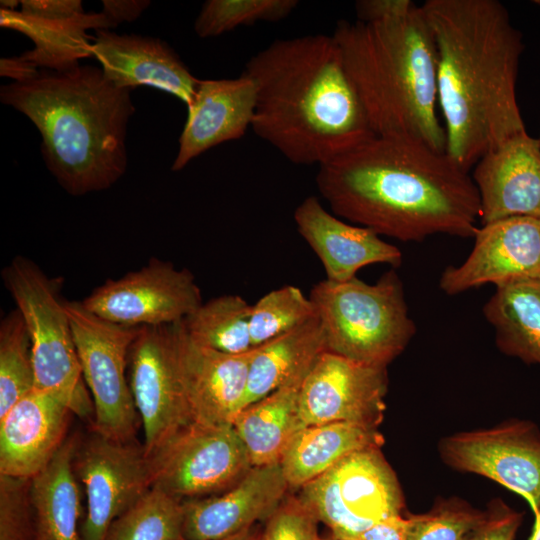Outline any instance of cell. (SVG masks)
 <instances>
[{
    "mask_svg": "<svg viewBox=\"0 0 540 540\" xmlns=\"http://www.w3.org/2000/svg\"><path fill=\"white\" fill-rule=\"evenodd\" d=\"M325 351L318 315L255 348L243 408L281 387L302 382Z\"/></svg>",
    "mask_w": 540,
    "mask_h": 540,
    "instance_id": "obj_25",
    "label": "cell"
},
{
    "mask_svg": "<svg viewBox=\"0 0 540 540\" xmlns=\"http://www.w3.org/2000/svg\"><path fill=\"white\" fill-rule=\"evenodd\" d=\"M482 225L511 217L540 218V142L527 131L485 153L472 176Z\"/></svg>",
    "mask_w": 540,
    "mask_h": 540,
    "instance_id": "obj_19",
    "label": "cell"
},
{
    "mask_svg": "<svg viewBox=\"0 0 540 540\" xmlns=\"http://www.w3.org/2000/svg\"><path fill=\"white\" fill-rule=\"evenodd\" d=\"M316 184L334 215L401 241L474 237L480 198L445 151L374 136L319 166Z\"/></svg>",
    "mask_w": 540,
    "mask_h": 540,
    "instance_id": "obj_1",
    "label": "cell"
},
{
    "mask_svg": "<svg viewBox=\"0 0 540 540\" xmlns=\"http://www.w3.org/2000/svg\"><path fill=\"white\" fill-rule=\"evenodd\" d=\"M252 305L239 295H222L201 306L183 321L187 335L197 344L228 354L252 349Z\"/></svg>",
    "mask_w": 540,
    "mask_h": 540,
    "instance_id": "obj_30",
    "label": "cell"
},
{
    "mask_svg": "<svg viewBox=\"0 0 540 540\" xmlns=\"http://www.w3.org/2000/svg\"><path fill=\"white\" fill-rule=\"evenodd\" d=\"M294 220L299 234L320 259L327 280L348 281L370 264H401L402 253L397 247L371 229L348 224L329 213L315 196L297 206Z\"/></svg>",
    "mask_w": 540,
    "mask_h": 540,
    "instance_id": "obj_23",
    "label": "cell"
},
{
    "mask_svg": "<svg viewBox=\"0 0 540 540\" xmlns=\"http://www.w3.org/2000/svg\"><path fill=\"white\" fill-rule=\"evenodd\" d=\"M320 319L326 351L375 366L387 365L406 348L416 326L402 281L394 269L376 283L354 277L322 280L309 295Z\"/></svg>",
    "mask_w": 540,
    "mask_h": 540,
    "instance_id": "obj_6",
    "label": "cell"
},
{
    "mask_svg": "<svg viewBox=\"0 0 540 540\" xmlns=\"http://www.w3.org/2000/svg\"><path fill=\"white\" fill-rule=\"evenodd\" d=\"M79 439L68 437L48 465L31 478L34 540H82L81 485L73 459Z\"/></svg>",
    "mask_w": 540,
    "mask_h": 540,
    "instance_id": "obj_24",
    "label": "cell"
},
{
    "mask_svg": "<svg viewBox=\"0 0 540 540\" xmlns=\"http://www.w3.org/2000/svg\"><path fill=\"white\" fill-rule=\"evenodd\" d=\"M73 466L86 498L82 540H105L113 521L152 488L148 455L134 441L93 432L79 440Z\"/></svg>",
    "mask_w": 540,
    "mask_h": 540,
    "instance_id": "obj_11",
    "label": "cell"
},
{
    "mask_svg": "<svg viewBox=\"0 0 540 540\" xmlns=\"http://www.w3.org/2000/svg\"><path fill=\"white\" fill-rule=\"evenodd\" d=\"M102 13L116 27L122 22L135 21L150 5L148 0H103Z\"/></svg>",
    "mask_w": 540,
    "mask_h": 540,
    "instance_id": "obj_42",
    "label": "cell"
},
{
    "mask_svg": "<svg viewBox=\"0 0 540 540\" xmlns=\"http://www.w3.org/2000/svg\"><path fill=\"white\" fill-rule=\"evenodd\" d=\"M243 73L256 86L251 128L294 164L321 166L376 136L332 35L275 40Z\"/></svg>",
    "mask_w": 540,
    "mask_h": 540,
    "instance_id": "obj_3",
    "label": "cell"
},
{
    "mask_svg": "<svg viewBox=\"0 0 540 540\" xmlns=\"http://www.w3.org/2000/svg\"><path fill=\"white\" fill-rule=\"evenodd\" d=\"M81 302L96 316L126 327L175 324L203 303L192 272L158 258L118 279H107Z\"/></svg>",
    "mask_w": 540,
    "mask_h": 540,
    "instance_id": "obj_12",
    "label": "cell"
},
{
    "mask_svg": "<svg viewBox=\"0 0 540 540\" xmlns=\"http://www.w3.org/2000/svg\"><path fill=\"white\" fill-rule=\"evenodd\" d=\"M451 467L498 482L540 510V432L529 421L511 420L495 428L461 432L441 442Z\"/></svg>",
    "mask_w": 540,
    "mask_h": 540,
    "instance_id": "obj_14",
    "label": "cell"
},
{
    "mask_svg": "<svg viewBox=\"0 0 540 540\" xmlns=\"http://www.w3.org/2000/svg\"><path fill=\"white\" fill-rule=\"evenodd\" d=\"M416 6L410 0H359L355 12L357 21L376 23L405 16Z\"/></svg>",
    "mask_w": 540,
    "mask_h": 540,
    "instance_id": "obj_40",
    "label": "cell"
},
{
    "mask_svg": "<svg viewBox=\"0 0 540 540\" xmlns=\"http://www.w3.org/2000/svg\"><path fill=\"white\" fill-rule=\"evenodd\" d=\"M377 428L347 422L303 427L285 450L280 465L290 488H301L359 450L381 447Z\"/></svg>",
    "mask_w": 540,
    "mask_h": 540,
    "instance_id": "obj_26",
    "label": "cell"
},
{
    "mask_svg": "<svg viewBox=\"0 0 540 540\" xmlns=\"http://www.w3.org/2000/svg\"><path fill=\"white\" fill-rule=\"evenodd\" d=\"M2 279L30 336L35 388L55 392L74 415L92 418L93 401L82 375L65 300L60 298L61 279L49 278L21 255L3 268Z\"/></svg>",
    "mask_w": 540,
    "mask_h": 540,
    "instance_id": "obj_7",
    "label": "cell"
},
{
    "mask_svg": "<svg viewBox=\"0 0 540 540\" xmlns=\"http://www.w3.org/2000/svg\"><path fill=\"white\" fill-rule=\"evenodd\" d=\"M34 388L31 340L16 308L0 323V418Z\"/></svg>",
    "mask_w": 540,
    "mask_h": 540,
    "instance_id": "obj_32",
    "label": "cell"
},
{
    "mask_svg": "<svg viewBox=\"0 0 540 540\" xmlns=\"http://www.w3.org/2000/svg\"><path fill=\"white\" fill-rule=\"evenodd\" d=\"M484 517L457 499L444 501L428 513L409 517L408 540H463Z\"/></svg>",
    "mask_w": 540,
    "mask_h": 540,
    "instance_id": "obj_35",
    "label": "cell"
},
{
    "mask_svg": "<svg viewBox=\"0 0 540 540\" xmlns=\"http://www.w3.org/2000/svg\"><path fill=\"white\" fill-rule=\"evenodd\" d=\"M20 2L21 1H18V0H1L0 6H1V9L13 11L20 4Z\"/></svg>",
    "mask_w": 540,
    "mask_h": 540,
    "instance_id": "obj_46",
    "label": "cell"
},
{
    "mask_svg": "<svg viewBox=\"0 0 540 540\" xmlns=\"http://www.w3.org/2000/svg\"><path fill=\"white\" fill-rule=\"evenodd\" d=\"M386 368L323 352L300 388L304 425L347 422L377 428L385 411Z\"/></svg>",
    "mask_w": 540,
    "mask_h": 540,
    "instance_id": "obj_15",
    "label": "cell"
},
{
    "mask_svg": "<svg viewBox=\"0 0 540 540\" xmlns=\"http://www.w3.org/2000/svg\"><path fill=\"white\" fill-rule=\"evenodd\" d=\"M534 516H535L534 525H533L532 533L528 540H540V510Z\"/></svg>",
    "mask_w": 540,
    "mask_h": 540,
    "instance_id": "obj_45",
    "label": "cell"
},
{
    "mask_svg": "<svg viewBox=\"0 0 540 540\" xmlns=\"http://www.w3.org/2000/svg\"><path fill=\"white\" fill-rule=\"evenodd\" d=\"M129 384L147 454L192 421L178 366L174 324L145 326L129 352Z\"/></svg>",
    "mask_w": 540,
    "mask_h": 540,
    "instance_id": "obj_13",
    "label": "cell"
},
{
    "mask_svg": "<svg viewBox=\"0 0 540 540\" xmlns=\"http://www.w3.org/2000/svg\"><path fill=\"white\" fill-rule=\"evenodd\" d=\"M105 540H185L182 501L152 487L113 521Z\"/></svg>",
    "mask_w": 540,
    "mask_h": 540,
    "instance_id": "obj_31",
    "label": "cell"
},
{
    "mask_svg": "<svg viewBox=\"0 0 540 540\" xmlns=\"http://www.w3.org/2000/svg\"><path fill=\"white\" fill-rule=\"evenodd\" d=\"M74 415L55 392L34 388L0 418V475L31 479L52 460Z\"/></svg>",
    "mask_w": 540,
    "mask_h": 540,
    "instance_id": "obj_20",
    "label": "cell"
},
{
    "mask_svg": "<svg viewBox=\"0 0 540 540\" xmlns=\"http://www.w3.org/2000/svg\"><path fill=\"white\" fill-rule=\"evenodd\" d=\"M261 532L255 525L220 540H261Z\"/></svg>",
    "mask_w": 540,
    "mask_h": 540,
    "instance_id": "obj_44",
    "label": "cell"
},
{
    "mask_svg": "<svg viewBox=\"0 0 540 540\" xmlns=\"http://www.w3.org/2000/svg\"><path fill=\"white\" fill-rule=\"evenodd\" d=\"M483 312L503 353L540 364V279L497 286Z\"/></svg>",
    "mask_w": 540,
    "mask_h": 540,
    "instance_id": "obj_29",
    "label": "cell"
},
{
    "mask_svg": "<svg viewBox=\"0 0 540 540\" xmlns=\"http://www.w3.org/2000/svg\"><path fill=\"white\" fill-rule=\"evenodd\" d=\"M523 514L501 501L493 503L480 524L471 530L463 540H514L522 522Z\"/></svg>",
    "mask_w": 540,
    "mask_h": 540,
    "instance_id": "obj_38",
    "label": "cell"
},
{
    "mask_svg": "<svg viewBox=\"0 0 540 540\" xmlns=\"http://www.w3.org/2000/svg\"><path fill=\"white\" fill-rule=\"evenodd\" d=\"M297 0H208L195 20L201 38L216 37L242 25L277 22L288 17Z\"/></svg>",
    "mask_w": 540,
    "mask_h": 540,
    "instance_id": "obj_34",
    "label": "cell"
},
{
    "mask_svg": "<svg viewBox=\"0 0 540 540\" xmlns=\"http://www.w3.org/2000/svg\"><path fill=\"white\" fill-rule=\"evenodd\" d=\"M538 140H539V142H540V136H539Z\"/></svg>",
    "mask_w": 540,
    "mask_h": 540,
    "instance_id": "obj_48",
    "label": "cell"
},
{
    "mask_svg": "<svg viewBox=\"0 0 540 540\" xmlns=\"http://www.w3.org/2000/svg\"><path fill=\"white\" fill-rule=\"evenodd\" d=\"M0 100L39 130L45 164L70 195L106 190L125 174L131 89L114 86L101 68L40 69L31 80L1 86Z\"/></svg>",
    "mask_w": 540,
    "mask_h": 540,
    "instance_id": "obj_4",
    "label": "cell"
},
{
    "mask_svg": "<svg viewBox=\"0 0 540 540\" xmlns=\"http://www.w3.org/2000/svg\"><path fill=\"white\" fill-rule=\"evenodd\" d=\"M147 455L152 487L181 501L221 493L253 467L232 425L193 420Z\"/></svg>",
    "mask_w": 540,
    "mask_h": 540,
    "instance_id": "obj_10",
    "label": "cell"
},
{
    "mask_svg": "<svg viewBox=\"0 0 540 540\" xmlns=\"http://www.w3.org/2000/svg\"><path fill=\"white\" fill-rule=\"evenodd\" d=\"M323 540H337V539H335L334 537H332V536L330 535V536L327 537V538H323Z\"/></svg>",
    "mask_w": 540,
    "mask_h": 540,
    "instance_id": "obj_47",
    "label": "cell"
},
{
    "mask_svg": "<svg viewBox=\"0 0 540 540\" xmlns=\"http://www.w3.org/2000/svg\"><path fill=\"white\" fill-rule=\"evenodd\" d=\"M316 315L314 304L298 287L285 285L272 290L252 305V347L257 348Z\"/></svg>",
    "mask_w": 540,
    "mask_h": 540,
    "instance_id": "obj_33",
    "label": "cell"
},
{
    "mask_svg": "<svg viewBox=\"0 0 540 540\" xmlns=\"http://www.w3.org/2000/svg\"><path fill=\"white\" fill-rule=\"evenodd\" d=\"M303 381L273 391L235 417L232 426L252 466L280 463L292 439L305 427L299 408Z\"/></svg>",
    "mask_w": 540,
    "mask_h": 540,
    "instance_id": "obj_28",
    "label": "cell"
},
{
    "mask_svg": "<svg viewBox=\"0 0 540 540\" xmlns=\"http://www.w3.org/2000/svg\"><path fill=\"white\" fill-rule=\"evenodd\" d=\"M332 36L375 135L445 151L436 47L422 6L383 22L341 20Z\"/></svg>",
    "mask_w": 540,
    "mask_h": 540,
    "instance_id": "obj_5",
    "label": "cell"
},
{
    "mask_svg": "<svg viewBox=\"0 0 540 540\" xmlns=\"http://www.w3.org/2000/svg\"><path fill=\"white\" fill-rule=\"evenodd\" d=\"M289 485L280 463L253 466L229 489L182 501L185 540H220L266 521Z\"/></svg>",
    "mask_w": 540,
    "mask_h": 540,
    "instance_id": "obj_18",
    "label": "cell"
},
{
    "mask_svg": "<svg viewBox=\"0 0 540 540\" xmlns=\"http://www.w3.org/2000/svg\"><path fill=\"white\" fill-rule=\"evenodd\" d=\"M39 70L21 56L1 58L0 75L14 79V82H24L37 76Z\"/></svg>",
    "mask_w": 540,
    "mask_h": 540,
    "instance_id": "obj_43",
    "label": "cell"
},
{
    "mask_svg": "<svg viewBox=\"0 0 540 540\" xmlns=\"http://www.w3.org/2000/svg\"><path fill=\"white\" fill-rule=\"evenodd\" d=\"M410 519L401 515L381 520L362 533L359 540H408Z\"/></svg>",
    "mask_w": 540,
    "mask_h": 540,
    "instance_id": "obj_41",
    "label": "cell"
},
{
    "mask_svg": "<svg viewBox=\"0 0 540 540\" xmlns=\"http://www.w3.org/2000/svg\"><path fill=\"white\" fill-rule=\"evenodd\" d=\"M65 308L93 401V432L116 441H133L140 419L126 368L140 327L106 321L88 311L81 301H65Z\"/></svg>",
    "mask_w": 540,
    "mask_h": 540,
    "instance_id": "obj_9",
    "label": "cell"
},
{
    "mask_svg": "<svg viewBox=\"0 0 540 540\" xmlns=\"http://www.w3.org/2000/svg\"><path fill=\"white\" fill-rule=\"evenodd\" d=\"M300 489V499L337 540H359L375 523L401 515L404 506L380 447L351 453Z\"/></svg>",
    "mask_w": 540,
    "mask_h": 540,
    "instance_id": "obj_8",
    "label": "cell"
},
{
    "mask_svg": "<svg viewBox=\"0 0 540 540\" xmlns=\"http://www.w3.org/2000/svg\"><path fill=\"white\" fill-rule=\"evenodd\" d=\"M0 540H34L31 479L0 475Z\"/></svg>",
    "mask_w": 540,
    "mask_h": 540,
    "instance_id": "obj_36",
    "label": "cell"
},
{
    "mask_svg": "<svg viewBox=\"0 0 540 540\" xmlns=\"http://www.w3.org/2000/svg\"><path fill=\"white\" fill-rule=\"evenodd\" d=\"M20 5L24 15L47 21H74L86 13L80 0H21Z\"/></svg>",
    "mask_w": 540,
    "mask_h": 540,
    "instance_id": "obj_39",
    "label": "cell"
},
{
    "mask_svg": "<svg viewBox=\"0 0 540 540\" xmlns=\"http://www.w3.org/2000/svg\"><path fill=\"white\" fill-rule=\"evenodd\" d=\"M421 6L436 47L445 152L469 172L485 153L526 131L516 97L522 35L497 0Z\"/></svg>",
    "mask_w": 540,
    "mask_h": 540,
    "instance_id": "obj_2",
    "label": "cell"
},
{
    "mask_svg": "<svg viewBox=\"0 0 540 540\" xmlns=\"http://www.w3.org/2000/svg\"><path fill=\"white\" fill-rule=\"evenodd\" d=\"M182 321L174 324V334L191 419L232 425L243 408L255 348L242 354H228L199 345L187 335Z\"/></svg>",
    "mask_w": 540,
    "mask_h": 540,
    "instance_id": "obj_17",
    "label": "cell"
},
{
    "mask_svg": "<svg viewBox=\"0 0 540 540\" xmlns=\"http://www.w3.org/2000/svg\"><path fill=\"white\" fill-rule=\"evenodd\" d=\"M256 86L245 73L237 78L200 80L179 137L173 171L224 142L242 138L252 125Z\"/></svg>",
    "mask_w": 540,
    "mask_h": 540,
    "instance_id": "obj_22",
    "label": "cell"
},
{
    "mask_svg": "<svg viewBox=\"0 0 540 540\" xmlns=\"http://www.w3.org/2000/svg\"><path fill=\"white\" fill-rule=\"evenodd\" d=\"M1 27L16 30L33 43L34 48L21 57L37 68L57 72L72 70L82 58L93 56V38L89 29L109 30L115 26L102 12H86L81 18L69 21H47L18 11L0 9Z\"/></svg>",
    "mask_w": 540,
    "mask_h": 540,
    "instance_id": "obj_27",
    "label": "cell"
},
{
    "mask_svg": "<svg viewBox=\"0 0 540 540\" xmlns=\"http://www.w3.org/2000/svg\"><path fill=\"white\" fill-rule=\"evenodd\" d=\"M474 247L459 266L441 274L439 286L448 295L492 283L540 279V218L511 217L478 228Z\"/></svg>",
    "mask_w": 540,
    "mask_h": 540,
    "instance_id": "obj_16",
    "label": "cell"
},
{
    "mask_svg": "<svg viewBox=\"0 0 540 540\" xmlns=\"http://www.w3.org/2000/svg\"><path fill=\"white\" fill-rule=\"evenodd\" d=\"M265 522L261 540H323L319 521L299 496H286Z\"/></svg>",
    "mask_w": 540,
    "mask_h": 540,
    "instance_id": "obj_37",
    "label": "cell"
},
{
    "mask_svg": "<svg viewBox=\"0 0 540 540\" xmlns=\"http://www.w3.org/2000/svg\"><path fill=\"white\" fill-rule=\"evenodd\" d=\"M92 53L104 77L118 88H157L176 96L187 107L194 99L200 80L159 38L96 30Z\"/></svg>",
    "mask_w": 540,
    "mask_h": 540,
    "instance_id": "obj_21",
    "label": "cell"
}]
</instances>
